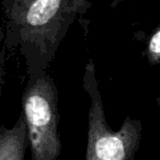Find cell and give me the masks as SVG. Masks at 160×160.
Listing matches in <instances>:
<instances>
[{"mask_svg":"<svg viewBox=\"0 0 160 160\" xmlns=\"http://www.w3.org/2000/svg\"><path fill=\"white\" fill-rule=\"evenodd\" d=\"M149 51L151 54H160V29L156 32L149 42Z\"/></svg>","mask_w":160,"mask_h":160,"instance_id":"cell-6","label":"cell"},{"mask_svg":"<svg viewBox=\"0 0 160 160\" xmlns=\"http://www.w3.org/2000/svg\"><path fill=\"white\" fill-rule=\"evenodd\" d=\"M82 86L90 100L85 160H131L137 144L136 127L128 122L118 132L109 127L92 59L85 67Z\"/></svg>","mask_w":160,"mask_h":160,"instance_id":"cell-3","label":"cell"},{"mask_svg":"<svg viewBox=\"0 0 160 160\" xmlns=\"http://www.w3.org/2000/svg\"><path fill=\"white\" fill-rule=\"evenodd\" d=\"M5 47L18 51L27 76L47 70L69 28L90 0H2Z\"/></svg>","mask_w":160,"mask_h":160,"instance_id":"cell-1","label":"cell"},{"mask_svg":"<svg viewBox=\"0 0 160 160\" xmlns=\"http://www.w3.org/2000/svg\"><path fill=\"white\" fill-rule=\"evenodd\" d=\"M28 147V127L21 113L11 127L0 126V160H25Z\"/></svg>","mask_w":160,"mask_h":160,"instance_id":"cell-4","label":"cell"},{"mask_svg":"<svg viewBox=\"0 0 160 160\" xmlns=\"http://www.w3.org/2000/svg\"><path fill=\"white\" fill-rule=\"evenodd\" d=\"M22 113L28 127L31 160H57L62 152L59 97L53 77L42 70L27 76Z\"/></svg>","mask_w":160,"mask_h":160,"instance_id":"cell-2","label":"cell"},{"mask_svg":"<svg viewBox=\"0 0 160 160\" xmlns=\"http://www.w3.org/2000/svg\"><path fill=\"white\" fill-rule=\"evenodd\" d=\"M123 0H114L113 2H112V7H116L120 2H122Z\"/></svg>","mask_w":160,"mask_h":160,"instance_id":"cell-7","label":"cell"},{"mask_svg":"<svg viewBox=\"0 0 160 160\" xmlns=\"http://www.w3.org/2000/svg\"><path fill=\"white\" fill-rule=\"evenodd\" d=\"M5 59H6L5 33L0 31V98H1V92H2L3 78H5Z\"/></svg>","mask_w":160,"mask_h":160,"instance_id":"cell-5","label":"cell"}]
</instances>
